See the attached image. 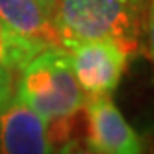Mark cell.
I'll return each mask as SVG.
<instances>
[{
  "label": "cell",
  "mask_w": 154,
  "mask_h": 154,
  "mask_svg": "<svg viewBox=\"0 0 154 154\" xmlns=\"http://www.w3.org/2000/svg\"><path fill=\"white\" fill-rule=\"evenodd\" d=\"M16 98L41 116L53 147L70 139L75 118L86 105L65 48H48L34 57L21 70Z\"/></svg>",
  "instance_id": "6da1fadb"
},
{
  "label": "cell",
  "mask_w": 154,
  "mask_h": 154,
  "mask_svg": "<svg viewBox=\"0 0 154 154\" xmlns=\"http://www.w3.org/2000/svg\"><path fill=\"white\" fill-rule=\"evenodd\" d=\"M53 24L62 48L111 39L134 53L146 24V0H60Z\"/></svg>",
  "instance_id": "7a4b0ae2"
},
{
  "label": "cell",
  "mask_w": 154,
  "mask_h": 154,
  "mask_svg": "<svg viewBox=\"0 0 154 154\" xmlns=\"http://www.w3.org/2000/svg\"><path fill=\"white\" fill-rule=\"evenodd\" d=\"M67 51L74 77L86 98L110 96L120 82L130 55L123 45L111 39L79 41Z\"/></svg>",
  "instance_id": "3957f363"
},
{
  "label": "cell",
  "mask_w": 154,
  "mask_h": 154,
  "mask_svg": "<svg viewBox=\"0 0 154 154\" xmlns=\"http://www.w3.org/2000/svg\"><path fill=\"white\" fill-rule=\"evenodd\" d=\"M88 139L98 154H142V140L110 96L86 98Z\"/></svg>",
  "instance_id": "277c9868"
},
{
  "label": "cell",
  "mask_w": 154,
  "mask_h": 154,
  "mask_svg": "<svg viewBox=\"0 0 154 154\" xmlns=\"http://www.w3.org/2000/svg\"><path fill=\"white\" fill-rule=\"evenodd\" d=\"M0 154H55L46 123L19 98L0 111Z\"/></svg>",
  "instance_id": "5b68a950"
},
{
  "label": "cell",
  "mask_w": 154,
  "mask_h": 154,
  "mask_svg": "<svg viewBox=\"0 0 154 154\" xmlns=\"http://www.w3.org/2000/svg\"><path fill=\"white\" fill-rule=\"evenodd\" d=\"M0 21L17 34L62 48L55 24L36 0H0Z\"/></svg>",
  "instance_id": "8992f818"
},
{
  "label": "cell",
  "mask_w": 154,
  "mask_h": 154,
  "mask_svg": "<svg viewBox=\"0 0 154 154\" xmlns=\"http://www.w3.org/2000/svg\"><path fill=\"white\" fill-rule=\"evenodd\" d=\"M48 48L43 41L14 33L0 21V65L9 72L22 70L34 57Z\"/></svg>",
  "instance_id": "52a82bcc"
},
{
  "label": "cell",
  "mask_w": 154,
  "mask_h": 154,
  "mask_svg": "<svg viewBox=\"0 0 154 154\" xmlns=\"http://www.w3.org/2000/svg\"><path fill=\"white\" fill-rule=\"evenodd\" d=\"M55 154H98V152L89 147L86 140L75 137V139H69L67 142H63L58 147V152H55Z\"/></svg>",
  "instance_id": "ba28073f"
},
{
  "label": "cell",
  "mask_w": 154,
  "mask_h": 154,
  "mask_svg": "<svg viewBox=\"0 0 154 154\" xmlns=\"http://www.w3.org/2000/svg\"><path fill=\"white\" fill-rule=\"evenodd\" d=\"M12 98V75L5 67L0 65V111Z\"/></svg>",
  "instance_id": "9c48e42d"
},
{
  "label": "cell",
  "mask_w": 154,
  "mask_h": 154,
  "mask_svg": "<svg viewBox=\"0 0 154 154\" xmlns=\"http://www.w3.org/2000/svg\"><path fill=\"white\" fill-rule=\"evenodd\" d=\"M39 5H41V9H43L45 12H46V16L53 21L57 16V11H58V2L60 0H36Z\"/></svg>",
  "instance_id": "30bf717a"
}]
</instances>
